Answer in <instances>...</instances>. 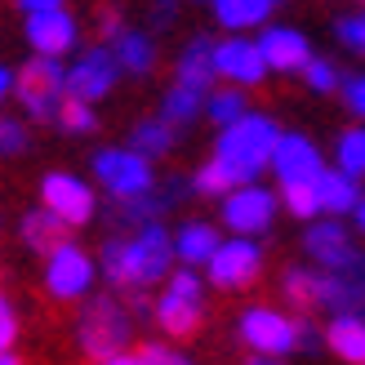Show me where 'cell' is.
<instances>
[{
  "label": "cell",
  "instance_id": "11",
  "mask_svg": "<svg viewBox=\"0 0 365 365\" xmlns=\"http://www.w3.org/2000/svg\"><path fill=\"white\" fill-rule=\"evenodd\" d=\"M89 281H94V263H89V254L76 250L71 241H63L58 250L49 254V263H45V289L53 299H81Z\"/></svg>",
  "mask_w": 365,
  "mask_h": 365
},
{
  "label": "cell",
  "instance_id": "1",
  "mask_svg": "<svg viewBox=\"0 0 365 365\" xmlns=\"http://www.w3.org/2000/svg\"><path fill=\"white\" fill-rule=\"evenodd\" d=\"M174 254V236L152 218V223H138L130 236H112L103 245V272L120 289H148L170 277Z\"/></svg>",
  "mask_w": 365,
  "mask_h": 365
},
{
  "label": "cell",
  "instance_id": "4",
  "mask_svg": "<svg viewBox=\"0 0 365 365\" xmlns=\"http://www.w3.org/2000/svg\"><path fill=\"white\" fill-rule=\"evenodd\" d=\"M14 94H18V103L27 107L31 120L58 125V107L67 98V67L53 58V53H36L27 67H18Z\"/></svg>",
  "mask_w": 365,
  "mask_h": 365
},
{
  "label": "cell",
  "instance_id": "15",
  "mask_svg": "<svg viewBox=\"0 0 365 365\" xmlns=\"http://www.w3.org/2000/svg\"><path fill=\"white\" fill-rule=\"evenodd\" d=\"M272 170H277L281 182H294V178H317L325 170V160L307 134H281L277 152H272Z\"/></svg>",
  "mask_w": 365,
  "mask_h": 365
},
{
  "label": "cell",
  "instance_id": "32",
  "mask_svg": "<svg viewBox=\"0 0 365 365\" xmlns=\"http://www.w3.org/2000/svg\"><path fill=\"white\" fill-rule=\"evenodd\" d=\"M303 81H307V89H317V94H334V89H343L339 67L330 58H317V53H312V63L303 67Z\"/></svg>",
  "mask_w": 365,
  "mask_h": 365
},
{
  "label": "cell",
  "instance_id": "26",
  "mask_svg": "<svg viewBox=\"0 0 365 365\" xmlns=\"http://www.w3.org/2000/svg\"><path fill=\"white\" fill-rule=\"evenodd\" d=\"M174 134H178V125H170L165 116H148V120L134 125L130 143H134L143 156H165V152L174 148Z\"/></svg>",
  "mask_w": 365,
  "mask_h": 365
},
{
  "label": "cell",
  "instance_id": "8",
  "mask_svg": "<svg viewBox=\"0 0 365 365\" xmlns=\"http://www.w3.org/2000/svg\"><path fill=\"white\" fill-rule=\"evenodd\" d=\"M303 250H307V259H312L317 267L352 272V277H356V267H361V259H365V254L352 245L348 227L339 223V214H330V218H321V223L307 227V232H303Z\"/></svg>",
  "mask_w": 365,
  "mask_h": 365
},
{
  "label": "cell",
  "instance_id": "39",
  "mask_svg": "<svg viewBox=\"0 0 365 365\" xmlns=\"http://www.w3.org/2000/svg\"><path fill=\"white\" fill-rule=\"evenodd\" d=\"M98 27H103V36H116V31H120L116 9H98Z\"/></svg>",
  "mask_w": 365,
  "mask_h": 365
},
{
  "label": "cell",
  "instance_id": "18",
  "mask_svg": "<svg viewBox=\"0 0 365 365\" xmlns=\"http://www.w3.org/2000/svg\"><path fill=\"white\" fill-rule=\"evenodd\" d=\"M317 187H321V210L325 214H356L361 205V178L348 170H321L317 174Z\"/></svg>",
  "mask_w": 365,
  "mask_h": 365
},
{
  "label": "cell",
  "instance_id": "19",
  "mask_svg": "<svg viewBox=\"0 0 365 365\" xmlns=\"http://www.w3.org/2000/svg\"><path fill=\"white\" fill-rule=\"evenodd\" d=\"M67 227H71L67 218H58V214L45 205V210H31V214L23 218V227H18V232H23L27 250H36V254H53V250L67 241Z\"/></svg>",
  "mask_w": 365,
  "mask_h": 365
},
{
  "label": "cell",
  "instance_id": "34",
  "mask_svg": "<svg viewBox=\"0 0 365 365\" xmlns=\"http://www.w3.org/2000/svg\"><path fill=\"white\" fill-rule=\"evenodd\" d=\"M134 361L138 365H182L187 356L174 352V348H165V343H143V348L134 352Z\"/></svg>",
  "mask_w": 365,
  "mask_h": 365
},
{
  "label": "cell",
  "instance_id": "37",
  "mask_svg": "<svg viewBox=\"0 0 365 365\" xmlns=\"http://www.w3.org/2000/svg\"><path fill=\"white\" fill-rule=\"evenodd\" d=\"M343 103L365 120V76H348V81H343Z\"/></svg>",
  "mask_w": 365,
  "mask_h": 365
},
{
  "label": "cell",
  "instance_id": "5",
  "mask_svg": "<svg viewBox=\"0 0 365 365\" xmlns=\"http://www.w3.org/2000/svg\"><path fill=\"white\" fill-rule=\"evenodd\" d=\"M241 343L245 348H254L259 356L267 361H281L299 348V321L277 312V307H250V312H241Z\"/></svg>",
  "mask_w": 365,
  "mask_h": 365
},
{
  "label": "cell",
  "instance_id": "38",
  "mask_svg": "<svg viewBox=\"0 0 365 365\" xmlns=\"http://www.w3.org/2000/svg\"><path fill=\"white\" fill-rule=\"evenodd\" d=\"M174 14H178V0H156L152 5V27H170Z\"/></svg>",
  "mask_w": 365,
  "mask_h": 365
},
{
  "label": "cell",
  "instance_id": "3",
  "mask_svg": "<svg viewBox=\"0 0 365 365\" xmlns=\"http://www.w3.org/2000/svg\"><path fill=\"white\" fill-rule=\"evenodd\" d=\"M130 330H134V312H125V307L116 299H89L85 317L76 325V339L89 361H120L130 365L134 352L130 348Z\"/></svg>",
  "mask_w": 365,
  "mask_h": 365
},
{
  "label": "cell",
  "instance_id": "43",
  "mask_svg": "<svg viewBox=\"0 0 365 365\" xmlns=\"http://www.w3.org/2000/svg\"><path fill=\"white\" fill-rule=\"evenodd\" d=\"M356 277H361V281H365V259H361V267H356Z\"/></svg>",
  "mask_w": 365,
  "mask_h": 365
},
{
  "label": "cell",
  "instance_id": "27",
  "mask_svg": "<svg viewBox=\"0 0 365 365\" xmlns=\"http://www.w3.org/2000/svg\"><path fill=\"white\" fill-rule=\"evenodd\" d=\"M281 200H285V210L303 218V223H312L321 210V187H317V178H294V182H281Z\"/></svg>",
  "mask_w": 365,
  "mask_h": 365
},
{
  "label": "cell",
  "instance_id": "22",
  "mask_svg": "<svg viewBox=\"0 0 365 365\" xmlns=\"http://www.w3.org/2000/svg\"><path fill=\"white\" fill-rule=\"evenodd\" d=\"M112 53H116V63H120L125 71H134V76L152 71V63H156L152 36H148V31H130V27H120V31L112 36Z\"/></svg>",
  "mask_w": 365,
  "mask_h": 365
},
{
  "label": "cell",
  "instance_id": "42",
  "mask_svg": "<svg viewBox=\"0 0 365 365\" xmlns=\"http://www.w3.org/2000/svg\"><path fill=\"white\" fill-rule=\"evenodd\" d=\"M356 227L365 232V196H361V205H356Z\"/></svg>",
  "mask_w": 365,
  "mask_h": 365
},
{
  "label": "cell",
  "instance_id": "28",
  "mask_svg": "<svg viewBox=\"0 0 365 365\" xmlns=\"http://www.w3.org/2000/svg\"><path fill=\"white\" fill-rule=\"evenodd\" d=\"M236 182H241V178H236V170L227 165V160H205V165H200L196 170V178H192V192L196 196H218V200H223L232 187H236Z\"/></svg>",
  "mask_w": 365,
  "mask_h": 365
},
{
  "label": "cell",
  "instance_id": "33",
  "mask_svg": "<svg viewBox=\"0 0 365 365\" xmlns=\"http://www.w3.org/2000/svg\"><path fill=\"white\" fill-rule=\"evenodd\" d=\"M334 36H339L343 49L365 53V14H343V18H334Z\"/></svg>",
  "mask_w": 365,
  "mask_h": 365
},
{
  "label": "cell",
  "instance_id": "35",
  "mask_svg": "<svg viewBox=\"0 0 365 365\" xmlns=\"http://www.w3.org/2000/svg\"><path fill=\"white\" fill-rule=\"evenodd\" d=\"M27 148V130L18 120H5L0 116V156H18Z\"/></svg>",
  "mask_w": 365,
  "mask_h": 365
},
{
  "label": "cell",
  "instance_id": "41",
  "mask_svg": "<svg viewBox=\"0 0 365 365\" xmlns=\"http://www.w3.org/2000/svg\"><path fill=\"white\" fill-rule=\"evenodd\" d=\"M9 89H14V76H9L5 67H0V103H5V94H9Z\"/></svg>",
  "mask_w": 365,
  "mask_h": 365
},
{
  "label": "cell",
  "instance_id": "17",
  "mask_svg": "<svg viewBox=\"0 0 365 365\" xmlns=\"http://www.w3.org/2000/svg\"><path fill=\"white\" fill-rule=\"evenodd\" d=\"M200 294H187V289H165V294H160V303H156V325L160 330H165L170 339H192L196 330H200Z\"/></svg>",
  "mask_w": 365,
  "mask_h": 365
},
{
  "label": "cell",
  "instance_id": "2",
  "mask_svg": "<svg viewBox=\"0 0 365 365\" xmlns=\"http://www.w3.org/2000/svg\"><path fill=\"white\" fill-rule=\"evenodd\" d=\"M277 138H281V130H277V120H272V116L245 112L241 120L223 125L214 156H218V160H227L241 182H250V178H259V174H263V165H272Z\"/></svg>",
  "mask_w": 365,
  "mask_h": 365
},
{
  "label": "cell",
  "instance_id": "14",
  "mask_svg": "<svg viewBox=\"0 0 365 365\" xmlns=\"http://www.w3.org/2000/svg\"><path fill=\"white\" fill-rule=\"evenodd\" d=\"M27 41H31L36 53L63 58V53L76 45V18H71L63 5L58 9H36V14H27Z\"/></svg>",
  "mask_w": 365,
  "mask_h": 365
},
{
  "label": "cell",
  "instance_id": "23",
  "mask_svg": "<svg viewBox=\"0 0 365 365\" xmlns=\"http://www.w3.org/2000/svg\"><path fill=\"white\" fill-rule=\"evenodd\" d=\"M325 343H330L334 356L365 365V321L361 317H334L330 330H325Z\"/></svg>",
  "mask_w": 365,
  "mask_h": 365
},
{
  "label": "cell",
  "instance_id": "29",
  "mask_svg": "<svg viewBox=\"0 0 365 365\" xmlns=\"http://www.w3.org/2000/svg\"><path fill=\"white\" fill-rule=\"evenodd\" d=\"M58 130H67V134H94L98 130L94 107H89L85 98H76V94H67L63 107H58Z\"/></svg>",
  "mask_w": 365,
  "mask_h": 365
},
{
  "label": "cell",
  "instance_id": "31",
  "mask_svg": "<svg viewBox=\"0 0 365 365\" xmlns=\"http://www.w3.org/2000/svg\"><path fill=\"white\" fill-rule=\"evenodd\" d=\"M334 160L348 174H356V178H365V125L361 130H348L339 138V152H334Z\"/></svg>",
  "mask_w": 365,
  "mask_h": 365
},
{
  "label": "cell",
  "instance_id": "9",
  "mask_svg": "<svg viewBox=\"0 0 365 365\" xmlns=\"http://www.w3.org/2000/svg\"><path fill=\"white\" fill-rule=\"evenodd\" d=\"M205 267H210V281L218 289H245V285L259 281L263 254H259V245H254L250 236H236V241H223L214 250V259Z\"/></svg>",
  "mask_w": 365,
  "mask_h": 365
},
{
  "label": "cell",
  "instance_id": "10",
  "mask_svg": "<svg viewBox=\"0 0 365 365\" xmlns=\"http://www.w3.org/2000/svg\"><path fill=\"white\" fill-rule=\"evenodd\" d=\"M120 71H125V67L116 63L112 49H103V45L81 49V58L67 67V94H76V98H85V103H98L103 94H112V85H116Z\"/></svg>",
  "mask_w": 365,
  "mask_h": 365
},
{
  "label": "cell",
  "instance_id": "13",
  "mask_svg": "<svg viewBox=\"0 0 365 365\" xmlns=\"http://www.w3.org/2000/svg\"><path fill=\"white\" fill-rule=\"evenodd\" d=\"M41 200H45V205L58 214V218H67L71 227H81V223H89V218H94V192H89L81 178H71V174H45Z\"/></svg>",
  "mask_w": 365,
  "mask_h": 365
},
{
  "label": "cell",
  "instance_id": "6",
  "mask_svg": "<svg viewBox=\"0 0 365 365\" xmlns=\"http://www.w3.org/2000/svg\"><path fill=\"white\" fill-rule=\"evenodd\" d=\"M94 174L98 182L112 196H138L156 187V174H152V156H143L138 148H107L94 156Z\"/></svg>",
  "mask_w": 365,
  "mask_h": 365
},
{
  "label": "cell",
  "instance_id": "40",
  "mask_svg": "<svg viewBox=\"0 0 365 365\" xmlns=\"http://www.w3.org/2000/svg\"><path fill=\"white\" fill-rule=\"evenodd\" d=\"M18 5H23L27 14H36V9H58L63 0H18Z\"/></svg>",
  "mask_w": 365,
  "mask_h": 365
},
{
  "label": "cell",
  "instance_id": "30",
  "mask_svg": "<svg viewBox=\"0 0 365 365\" xmlns=\"http://www.w3.org/2000/svg\"><path fill=\"white\" fill-rule=\"evenodd\" d=\"M205 112H210V120L223 130V125H232V120H241L250 107H245V94H241V85L236 89H218V94H210V103H205Z\"/></svg>",
  "mask_w": 365,
  "mask_h": 365
},
{
  "label": "cell",
  "instance_id": "21",
  "mask_svg": "<svg viewBox=\"0 0 365 365\" xmlns=\"http://www.w3.org/2000/svg\"><path fill=\"white\" fill-rule=\"evenodd\" d=\"M214 76H218V67H214V41H210V36H196V41L178 53V71H174V81H187V85L210 89Z\"/></svg>",
  "mask_w": 365,
  "mask_h": 365
},
{
  "label": "cell",
  "instance_id": "25",
  "mask_svg": "<svg viewBox=\"0 0 365 365\" xmlns=\"http://www.w3.org/2000/svg\"><path fill=\"white\" fill-rule=\"evenodd\" d=\"M218 245H223V241H218V232H214L210 223H182L178 236H174L178 259H182V263H192V267H196V263H210Z\"/></svg>",
  "mask_w": 365,
  "mask_h": 365
},
{
  "label": "cell",
  "instance_id": "36",
  "mask_svg": "<svg viewBox=\"0 0 365 365\" xmlns=\"http://www.w3.org/2000/svg\"><path fill=\"white\" fill-rule=\"evenodd\" d=\"M14 339H18V317H14L9 299L0 294V352H9V348H14Z\"/></svg>",
  "mask_w": 365,
  "mask_h": 365
},
{
  "label": "cell",
  "instance_id": "16",
  "mask_svg": "<svg viewBox=\"0 0 365 365\" xmlns=\"http://www.w3.org/2000/svg\"><path fill=\"white\" fill-rule=\"evenodd\" d=\"M259 45L272 71H303L312 63V45H307V36L299 27H267L259 36Z\"/></svg>",
  "mask_w": 365,
  "mask_h": 365
},
{
  "label": "cell",
  "instance_id": "7",
  "mask_svg": "<svg viewBox=\"0 0 365 365\" xmlns=\"http://www.w3.org/2000/svg\"><path fill=\"white\" fill-rule=\"evenodd\" d=\"M277 218V196L259 182H236V187L223 196V223L236 232V236H263Z\"/></svg>",
  "mask_w": 365,
  "mask_h": 365
},
{
  "label": "cell",
  "instance_id": "12",
  "mask_svg": "<svg viewBox=\"0 0 365 365\" xmlns=\"http://www.w3.org/2000/svg\"><path fill=\"white\" fill-rule=\"evenodd\" d=\"M214 67L218 76H227L232 85H263L267 76V58H263V45L259 41H245V36H227V41L214 45Z\"/></svg>",
  "mask_w": 365,
  "mask_h": 365
},
{
  "label": "cell",
  "instance_id": "20",
  "mask_svg": "<svg viewBox=\"0 0 365 365\" xmlns=\"http://www.w3.org/2000/svg\"><path fill=\"white\" fill-rule=\"evenodd\" d=\"M205 103H210V89H200V85H187V81H174L165 89V103H160V116H165L170 125H192L200 112H205Z\"/></svg>",
  "mask_w": 365,
  "mask_h": 365
},
{
  "label": "cell",
  "instance_id": "24",
  "mask_svg": "<svg viewBox=\"0 0 365 365\" xmlns=\"http://www.w3.org/2000/svg\"><path fill=\"white\" fill-rule=\"evenodd\" d=\"M277 0H214V18L227 31H245V27H263Z\"/></svg>",
  "mask_w": 365,
  "mask_h": 365
}]
</instances>
